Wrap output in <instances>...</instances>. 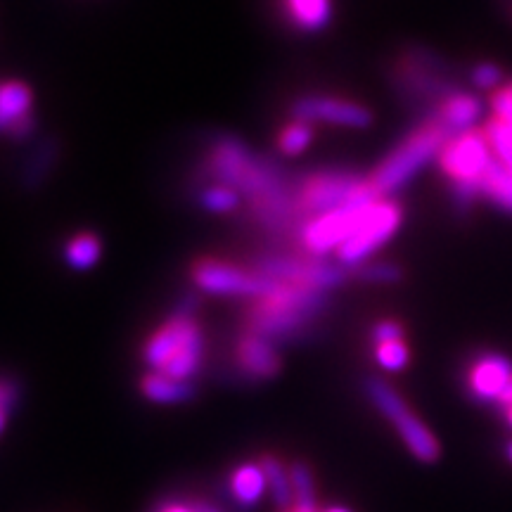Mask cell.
<instances>
[{"label":"cell","instance_id":"obj_8","mask_svg":"<svg viewBox=\"0 0 512 512\" xmlns=\"http://www.w3.org/2000/svg\"><path fill=\"white\" fill-rule=\"evenodd\" d=\"M252 271L264 275L268 280H275V283L311 287V290L320 292L335 290L347 278V268L344 266L328 264V261L309 254H261L254 259Z\"/></svg>","mask_w":512,"mask_h":512},{"label":"cell","instance_id":"obj_39","mask_svg":"<svg viewBox=\"0 0 512 512\" xmlns=\"http://www.w3.org/2000/svg\"><path fill=\"white\" fill-rule=\"evenodd\" d=\"M508 458H510V463H512V441L508 444Z\"/></svg>","mask_w":512,"mask_h":512},{"label":"cell","instance_id":"obj_16","mask_svg":"<svg viewBox=\"0 0 512 512\" xmlns=\"http://www.w3.org/2000/svg\"><path fill=\"white\" fill-rule=\"evenodd\" d=\"M482 112V100H479L477 95L460 91L458 95H453V98L441 102L437 110L427 114L425 119H437L439 124L451 133V138H456L460 133L475 131V124L482 119Z\"/></svg>","mask_w":512,"mask_h":512},{"label":"cell","instance_id":"obj_12","mask_svg":"<svg viewBox=\"0 0 512 512\" xmlns=\"http://www.w3.org/2000/svg\"><path fill=\"white\" fill-rule=\"evenodd\" d=\"M375 204V202H373ZM373 204H358V207H344L330 214L316 216V219L304 221L297 228V242L302 245L304 254L309 256H328L330 252H339V247L351 238L363 214L373 207Z\"/></svg>","mask_w":512,"mask_h":512},{"label":"cell","instance_id":"obj_1","mask_svg":"<svg viewBox=\"0 0 512 512\" xmlns=\"http://www.w3.org/2000/svg\"><path fill=\"white\" fill-rule=\"evenodd\" d=\"M207 176L214 183L238 190L249 202H259L264 197L294 188V181L287 178L280 164L256 155L235 136H219L211 140Z\"/></svg>","mask_w":512,"mask_h":512},{"label":"cell","instance_id":"obj_5","mask_svg":"<svg viewBox=\"0 0 512 512\" xmlns=\"http://www.w3.org/2000/svg\"><path fill=\"white\" fill-rule=\"evenodd\" d=\"M204 335L192 313L174 311L145 342L143 361L157 373L188 382L202 366Z\"/></svg>","mask_w":512,"mask_h":512},{"label":"cell","instance_id":"obj_27","mask_svg":"<svg viewBox=\"0 0 512 512\" xmlns=\"http://www.w3.org/2000/svg\"><path fill=\"white\" fill-rule=\"evenodd\" d=\"M290 477H292V494H294L292 505H302V508H318L316 484H313V475H311L309 465L294 463L290 467Z\"/></svg>","mask_w":512,"mask_h":512},{"label":"cell","instance_id":"obj_24","mask_svg":"<svg viewBox=\"0 0 512 512\" xmlns=\"http://www.w3.org/2000/svg\"><path fill=\"white\" fill-rule=\"evenodd\" d=\"M261 467H264V472H266L268 491H271L275 505H278L280 510H287L294 501L290 470H285V465L273 456H266L264 460H261Z\"/></svg>","mask_w":512,"mask_h":512},{"label":"cell","instance_id":"obj_3","mask_svg":"<svg viewBox=\"0 0 512 512\" xmlns=\"http://www.w3.org/2000/svg\"><path fill=\"white\" fill-rule=\"evenodd\" d=\"M392 81L399 98L427 114L460 93L448 62L425 46L403 50L392 72Z\"/></svg>","mask_w":512,"mask_h":512},{"label":"cell","instance_id":"obj_32","mask_svg":"<svg viewBox=\"0 0 512 512\" xmlns=\"http://www.w3.org/2000/svg\"><path fill=\"white\" fill-rule=\"evenodd\" d=\"M491 110H494V117L501 121H512V83L503 86L501 91L491 95Z\"/></svg>","mask_w":512,"mask_h":512},{"label":"cell","instance_id":"obj_37","mask_svg":"<svg viewBox=\"0 0 512 512\" xmlns=\"http://www.w3.org/2000/svg\"><path fill=\"white\" fill-rule=\"evenodd\" d=\"M503 415H505V420H508V425L512 427V406L508 408V411H503Z\"/></svg>","mask_w":512,"mask_h":512},{"label":"cell","instance_id":"obj_22","mask_svg":"<svg viewBox=\"0 0 512 512\" xmlns=\"http://www.w3.org/2000/svg\"><path fill=\"white\" fill-rule=\"evenodd\" d=\"M230 489H233L235 501L245 508H252L261 501L264 491L268 489L266 472L261 465H240L238 470L233 472V479H230Z\"/></svg>","mask_w":512,"mask_h":512},{"label":"cell","instance_id":"obj_7","mask_svg":"<svg viewBox=\"0 0 512 512\" xmlns=\"http://www.w3.org/2000/svg\"><path fill=\"white\" fill-rule=\"evenodd\" d=\"M494 162V150L484 131H467L451 138L441 152L439 164L451 181V197L458 209H470L479 197V181Z\"/></svg>","mask_w":512,"mask_h":512},{"label":"cell","instance_id":"obj_35","mask_svg":"<svg viewBox=\"0 0 512 512\" xmlns=\"http://www.w3.org/2000/svg\"><path fill=\"white\" fill-rule=\"evenodd\" d=\"M157 512H219L216 508H211L207 503H166L159 508Z\"/></svg>","mask_w":512,"mask_h":512},{"label":"cell","instance_id":"obj_2","mask_svg":"<svg viewBox=\"0 0 512 512\" xmlns=\"http://www.w3.org/2000/svg\"><path fill=\"white\" fill-rule=\"evenodd\" d=\"M328 304V292L311 290V287L283 285L275 287L266 297L256 299L247 313V332L266 339H292L309 328L311 320L320 316Z\"/></svg>","mask_w":512,"mask_h":512},{"label":"cell","instance_id":"obj_23","mask_svg":"<svg viewBox=\"0 0 512 512\" xmlns=\"http://www.w3.org/2000/svg\"><path fill=\"white\" fill-rule=\"evenodd\" d=\"M102 245L98 235L93 233H79L64 245V264L72 271H91V268L100 261Z\"/></svg>","mask_w":512,"mask_h":512},{"label":"cell","instance_id":"obj_11","mask_svg":"<svg viewBox=\"0 0 512 512\" xmlns=\"http://www.w3.org/2000/svg\"><path fill=\"white\" fill-rule=\"evenodd\" d=\"M190 278L195 287L204 294L214 297H242V299H261L275 287V280H268L256 271L226 264L219 259H200L192 266Z\"/></svg>","mask_w":512,"mask_h":512},{"label":"cell","instance_id":"obj_9","mask_svg":"<svg viewBox=\"0 0 512 512\" xmlns=\"http://www.w3.org/2000/svg\"><path fill=\"white\" fill-rule=\"evenodd\" d=\"M368 396L375 403L377 411L394 425V430L399 432L403 444L408 446V451L422 463H434L439 460V441L434 434L422 425V420L415 415L408 403L403 401V396L396 392L392 384L384 380H370L368 382Z\"/></svg>","mask_w":512,"mask_h":512},{"label":"cell","instance_id":"obj_14","mask_svg":"<svg viewBox=\"0 0 512 512\" xmlns=\"http://www.w3.org/2000/svg\"><path fill=\"white\" fill-rule=\"evenodd\" d=\"M292 117L306 124H330L344 128H368L373 124V112L358 102L328 98V95H304L290 107Z\"/></svg>","mask_w":512,"mask_h":512},{"label":"cell","instance_id":"obj_17","mask_svg":"<svg viewBox=\"0 0 512 512\" xmlns=\"http://www.w3.org/2000/svg\"><path fill=\"white\" fill-rule=\"evenodd\" d=\"M57 159H60V143H57V138L46 136L38 140L34 150L24 159L22 171H19V185L29 192L41 188L50 178V174H53Z\"/></svg>","mask_w":512,"mask_h":512},{"label":"cell","instance_id":"obj_28","mask_svg":"<svg viewBox=\"0 0 512 512\" xmlns=\"http://www.w3.org/2000/svg\"><path fill=\"white\" fill-rule=\"evenodd\" d=\"M354 275L361 283L368 285H392L403 278V271L396 264H389V261H368V264L358 266Z\"/></svg>","mask_w":512,"mask_h":512},{"label":"cell","instance_id":"obj_26","mask_svg":"<svg viewBox=\"0 0 512 512\" xmlns=\"http://www.w3.org/2000/svg\"><path fill=\"white\" fill-rule=\"evenodd\" d=\"M313 140V124H306V121L294 119L292 124H287L278 136V147L283 155H302L306 147L311 145Z\"/></svg>","mask_w":512,"mask_h":512},{"label":"cell","instance_id":"obj_30","mask_svg":"<svg viewBox=\"0 0 512 512\" xmlns=\"http://www.w3.org/2000/svg\"><path fill=\"white\" fill-rule=\"evenodd\" d=\"M470 81L477 91L482 93H496L501 91V83H503V72L491 62H482L477 64L475 69L470 72Z\"/></svg>","mask_w":512,"mask_h":512},{"label":"cell","instance_id":"obj_10","mask_svg":"<svg viewBox=\"0 0 512 512\" xmlns=\"http://www.w3.org/2000/svg\"><path fill=\"white\" fill-rule=\"evenodd\" d=\"M401 226V207L392 197H382L363 214L351 238L339 247V266L354 273L358 266L368 264V259L380 249L384 242L392 240Z\"/></svg>","mask_w":512,"mask_h":512},{"label":"cell","instance_id":"obj_36","mask_svg":"<svg viewBox=\"0 0 512 512\" xmlns=\"http://www.w3.org/2000/svg\"><path fill=\"white\" fill-rule=\"evenodd\" d=\"M280 512H323L320 508H302V505H290L287 510H280Z\"/></svg>","mask_w":512,"mask_h":512},{"label":"cell","instance_id":"obj_6","mask_svg":"<svg viewBox=\"0 0 512 512\" xmlns=\"http://www.w3.org/2000/svg\"><path fill=\"white\" fill-rule=\"evenodd\" d=\"M382 200L370 183V178H361L351 171H318L297 183V204L302 223L316 216L358 204H373Z\"/></svg>","mask_w":512,"mask_h":512},{"label":"cell","instance_id":"obj_31","mask_svg":"<svg viewBox=\"0 0 512 512\" xmlns=\"http://www.w3.org/2000/svg\"><path fill=\"white\" fill-rule=\"evenodd\" d=\"M19 399V384L15 382V377H3V384H0V425L3 430L8 427V420L12 415V408L17 406Z\"/></svg>","mask_w":512,"mask_h":512},{"label":"cell","instance_id":"obj_33","mask_svg":"<svg viewBox=\"0 0 512 512\" xmlns=\"http://www.w3.org/2000/svg\"><path fill=\"white\" fill-rule=\"evenodd\" d=\"M370 339H373V344H384V342H396V339H403V328L401 323H396V320H380V323H375L373 332H370Z\"/></svg>","mask_w":512,"mask_h":512},{"label":"cell","instance_id":"obj_21","mask_svg":"<svg viewBox=\"0 0 512 512\" xmlns=\"http://www.w3.org/2000/svg\"><path fill=\"white\" fill-rule=\"evenodd\" d=\"M140 389H143L145 399H150L155 403H166V406H171V403L188 401V399H192V394H195V389H192L190 382L174 380V377L157 373V370L155 373L143 377Z\"/></svg>","mask_w":512,"mask_h":512},{"label":"cell","instance_id":"obj_34","mask_svg":"<svg viewBox=\"0 0 512 512\" xmlns=\"http://www.w3.org/2000/svg\"><path fill=\"white\" fill-rule=\"evenodd\" d=\"M34 131H36V119H34V114H31V117L22 119L19 124L12 126L10 131H5V136H8L10 140H15V143H22V140L34 136Z\"/></svg>","mask_w":512,"mask_h":512},{"label":"cell","instance_id":"obj_4","mask_svg":"<svg viewBox=\"0 0 512 512\" xmlns=\"http://www.w3.org/2000/svg\"><path fill=\"white\" fill-rule=\"evenodd\" d=\"M451 133L437 119H425L415 131L408 133L399 145L382 159L370 176V183L380 197H392L396 190L411 183L415 176L441 157Z\"/></svg>","mask_w":512,"mask_h":512},{"label":"cell","instance_id":"obj_20","mask_svg":"<svg viewBox=\"0 0 512 512\" xmlns=\"http://www.w3.org/2000/svg\"><path fill=\"white\" fill-rule=\"evenodd\" d=\"M479 197L512 214V171L503 162H498L496 155L479 181Z\"/></svg>","mask_w":512,"mask_h":512},{"label":"cell","instance_id":"obj_25","mask_svg":"<svg viewBox=\"0 0 512 512\" xmlns=\"http://www.w3.org/2000/svg\"><path fill=\"white\" fill-rule=\"evenodd\" d=\"M242 195L238 190L228 188L223 183H211L204 185L197 195V202L204 211H211V214H230V211L238 209Z\"/></svg>","mask_w":512,"mask_h":512},{"label":"cell","instance_id":"obj_15","mask_svg":"<svg viewBox=\"0 0 512 512\" xmlns=\"http://www.w3.org/2000/svg\"><path fill=\"white\" fill-rule=\"evenodd\" d=\"M235 358H238V366L247 377L271 380L280 373V356L275 351V344L271 339L254 335V332H247L238 339Z\"/></svg>","mask_w":512,"mask_h":512},{"label":"cell","instance_id":"obj_29","mask_svg":"<svg viewBox=\"0 0 512 512\" xmlns=\"http://www.w3.org/2000/svg\"><path fill=\"white\" fill-rule=\"evenodd\" d=\"M375 358L377 363L389 373H399L408 366V358H411V351H408L406 342L403 339H396V342H384L375 347Z\"/></svg>","mask_w":512,"mask_h":512},{"label":"cell","instance_id":"obj_13","mask_svg":"<svg viewBox=\"0 0 512 512\" xmlns=\"http://www.w3.org/2000/svg\"><path fill=\"white\" fill-rule=\"evenodd\" d=\"M467 387L475 399L508 411L512 406V361L494 351L479 354L467 370Z\"/></svg>","mask_w":512,"mask_h":512},{"label":"cell","instance_id":"obj_38","mask_svg":"<svg viewBox=\"0 0 512 512\" xmlns=\"http://www.w3.org/2000/svg\"><path fill=\"white\" fill-rule=\"evenodd\" d=\"M323 512H351V510H347V508H328V510H323Z\"/></svg>","mask_w":512,"mask_h":512},{"label":"cell","instance_id":"obj_18","mask_svg":"<svg viewBox=\"0 0 512 512\" xmlns=\"http://www.w3.org/2000/svg\"><path fill=\"white\" fill-rule=\"evenodd\" d=\"M285 15L299 31H323L332 19V0H283Z\"/></svg>","mask_w":512,"mask_h":512},{"label":"cell","instance_id":"obj_19","mask_svg":"<svg viewBox=\"0 0 512 512\" xmlns=\"http://www.w3.org/2000/svg\"><path fill=\"white\" fill-rule=\"evenodd\" d=\"M31 107H34V95H31L27 83H3V88H0V126H3V131H10L19 121L31 117Z\"/></svg>","mask_w":512,"mask_h":512}]
</instances>
